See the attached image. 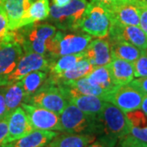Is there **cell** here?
Segmentation results:
<instances>
[{
    "mask_svg": "<svg viewBox=\"0 0 147 147\" xmlns=\"http://www.w3.org/2000/svg\"><path fill=\"white\" fill-rule=\"evenodd\" d=\"M21 106L26 111L34 129L63 131L61 118L57 114L27 103H22Z\"/></svg>",
    "mask_w": 147,
    "mask_h": 147,
    "instance_id": "obj_8",
    "label": "cell"
},
{
    "mask_svg": "<svg viewBox=\"0 0 147 147\" xmlns=\"http://www.w3.org/2000/svg\"><path fill=\"white\" fill-rule=\"evenodd\" d=\"M135 2L136 0H113L112 3H135Z\"/></svg>",
    "mask_w": 147,
    "mask_h": 147,
    "instance_id": "obj_42",
    "label": "cell"
},
{
    "mask_svg": "<svg viewBox=\"0 0 147 147\" xmlns=\"http://www.w3.org/2000/svg\"><path fill=\"white\" fill-rule=\"evenodd\" d=\"M85 57L83 52L78 54L65 55L56 59L50 65L49 72H48L49 76L47 77V79L53 81L55 79H57L61 74L73 67L74 65H75L79 61H81Z\"/></svg>",
    "mask_w": 147,
    "mask_h": 147,
    "instance_id": "obj_25",
    "label": "cell"
},
{
    "mask_svg": "<svg viewBox=\"0 0 147 147\" xmlns=\"http://www.w3.org/2000/svg\"><path fill=\"white\" fill-rule=\"evenodd\" d=\"M140 7V26L143 31L147 35V5Z\"/></svg>",
    "mask_w": 147,
    "mask_h": 147,
    "instance_id": "obj_38",
    "label": "cell"
},
{
    "mask_svg": "<svg viewBox=\"0 0 147 147\" xmlns=\"http://www.w3.org/2000/svg\"><path fill=\"white\" fill-rule=\"evenodd\" d=\"M8 132V117L0 119V147L5 144L6 137Z\"/></svg>",
    "mask_w": 147,
    "mask_h": 147,
    "instance_id": "obj_36",
    "label": "cell"
},
{
    "mask_svg": "<svg viewBox=\"0 0 147 147\" xmlns=\"http://www.w3.org/2000/svg\"><path fill=\"white\" fill-rule=\"evenodd\" d=\"M52 63L49 58L36 53H25L21 58L15 70L8 78V84L21 80L26 74L36 70L49 72Z\"/></svg>",
    "mask_w": 147,
    "mask_h": 147,
    "instance_id": "obj_11",
    "label": "cell"
},
{
    "mask_svg": "<svg viewBox=\"0 0 147 147\" xmlns=\"http://www.w3.org/2000/svg\"><path fill=\"white\" fill-rule=\"evenodd\" d=\"M127 118L130 122L131 127H142L143 126L146 125L147 123V116L138 110H133L126 113Z\"/></svg>",
    "mask_w": 147,
    "mask_h": 147,
    "instance_id": "obj_31",
    "label": "cell"
},
{
    "mask_svg": "<svg viewBox=\"0 0 147 147\" xmlns=\"http://www.w3.org/2000/svg\"><path fill=\"white\" fill-rule=\"evenodd\" d=\"M7 86H0V119L6 117H9L7 112L5 101V93Z\"/></svg>",
    "mask_w": 147,
    "mask_h": 147,
    "instance_id": "obj_35",
    "label": "cell"
},
{
    "mask_svg": "<svg viewBox=\"0 0 147 147\" xmlns=\"http://www.w3.org/2000/svg\"><path fill=\"white\" fill-rule=\"evenodd\" d=\"M99 120L102 123L104 134L118 141L130 134L131 125L127 118L126 113L110 102H105L99 115Z\"/></svg>",
    "mask_w": 147,
    "mask_h": 147,
    "instance_id": "obj_7",
    "label": "cell"
},
{
    "mask_svg": "<svg viewBox=\"0 0 147 147\" xmlns=\"http://www.w3.org/2000/svg\"><path fill=\"white\" fill-rule=\"evenodd\" d=\"M135 3L137 4L139 7H143V6L147 5V0H136Z\"/></svg>",
    "mask_w": 147,
    "mask_h": 147,
    "instance_id": "obj_41",
    "label": "cell"
},
{
    "mask_svg": "<svg viewBox=\"0 0 147 147\" xmlns=\"http://www.w3.org/2000/svg\"><path fill=\"white\" fill-rule=\"evenodd\" d=\"M60 118L65 132L94 136L104 134V128L99 119L86 115L72 103H69Z\"/></svg>",
    "mask_w": 147,
    "mask_h": 147,
    "instance_id": "obj_2",
    "label": "cell"
},
{
    "mask_svg": "<svg viewBox=\"0 0 147 147\" xmlns=\"http://www.w3.org/2000/svg\"><path fill=\"white\" fill-rule=\"evenodd\" d=\"M118 140L108 135H100L94 142L86 147H115Z\"/></svg>",
    "mask_w": 147,
    "mask_h": 147,
    "instance_id": "obj_32",
    "label": "cell"
},
{
    "mask_svg": "<svg viewBox=\"0 0 147 147\" xmlns=\"http://www.w3.org/2000/svg\"><path fill=\"white\" fill-rule=\"evenodd\" d=\"M141 109L142 110V112L147 116V94H144L142 105H141Z\"/></svg>",
    "mask_w": 147,
    "mask_h": 147,
    "instance_id": "obj_40",
    "label": "cell"
},
{
    "mask_svg": "<svg viewBox=\"0 0 147 147\" xmlns=\"http://www.w3.org/2000/svg\"><path fill=\"white\" fill-rule=\"evenodd\" d=\"M96 139V136L65 132L58 134L45 147H86Z\"/></svg>",
    "mask_w": 147,
    "mask_h": 147,
    "instance_id": "obj_20",
    "label": "cell"
},
{
    "mask_svg": "<svg viewBox=\"0 0 147 147\" xmlns=\"http://www.w3.org/2000/svg\"><path fill=\"white\" fill-rule=\"evenodd\" d=\"M10 42H16L15 30H11L8 26V20L3 3L0 4V44Z\"/></svg>",
    "mask_w": 147,
    "mask_h": 147,
    "instance_id": "obj_29",
    "label": "cell"
},
{
    "mask_svg": "<svg viewBox=\"0 0 147 147\" xmlns=\"http://www.w3.org/2000/svg\"><path fill=\"white\" fill-rule=\"evenodd\" d=\"M34 1H36V0H32V2H34Z\"/></svg>",
    "mask_w": 147,
    "mask_h": 147,
    "instance_id": "obj_45",
    "label": "cell"
},
{
    "mask_svg": "<svg viewBox=\"0 0 147 147\" xmlns=\"http://www.w3.org/2000/svg\"><path fill=\"white\" fill-rule=\"evenodd\" d=\"M59 85L65 91V93L69 103H72L75 106H77L79 110H82L90 117L99 119V115L105 105V100L96 96L83 95L74 92L71 90L64 87L63 85Z\"/></svg>",
    "mask_w": 147,
    "mask_h": 147,
    "instance_id": "obj_14",
    "label": "cell"
},
{
    "mask_svg": "<svg viewBox=\"0 0 147 147\" xmlns=\"http://www.w3.org/2000/svg\"><path fill=\"white\" fill-rule=\"evenodd\" d=\"M26 94L21 80L7 85L5 101L7 115H10V114L13 110L19 107L24 102Z\"/></svg>",
    "mask_w": 147,
    "mask_h": 147,
    "instance_id": "obj_26",
    "label": "cell"
},
{
    "mask_svg": "<svg viewBox=\"0 0 147 147\" xmlns=\"http://www.w3.org/2000/svg\"><path fill=\"white\" fill-rule=\"evenodd\" d=\"M3 0H0V4H2V3H3Z\"/></svg>",
    "mask_w": 147,
    "mask_h": 147,
    "instance_id": "obj_44",
    "label": "cell"
},
{
    "mask_svg": "<svg viewBox=\"0 0 147 147\" xmlns=\"http://www.w3.org/2000/svg\"><path fill=\"white\" fill-rule=\"evenodd\" d=\"M58 134L56 131L34 129L26 136L6 143L2 147H45Z\"/></svg>",
    "mask_w": 147,
    "mask_h": 147,
    "instance_id": "obj_18",
    "label": "cell"
},
{
    "mask_svg": "<svg viewBox=\"0 0 147 147\" xmlns=\"http://www.w3.org/2000/svg\"><path fill=\"white\" fill-rule=\"evenodd\" d=\"M47 75L48 72L42 70H36L28 74L21 79L26 94L25 100L32 96L37 90L42 87V84L47 80Z\"/></svg>",
    "mask_w": 147,
    "mask_h": 147,
    "instance_id": "obj_27",
    "label": "cell"
},
{
    "mask_svg": "<svg viewBox=\"0 0 147 147\" xmlns=\"http://www.w3.org/2000/svg\"><path fill=\"white\" fill-rule=\"evenodd\" d=\"M93 68H94L93 65L86 58H84L81 61H79L75 65H74L73 67L61 74L57 79H55L53 81H50L47 79V80L54 84H59L65 82L77 80L87 76L93 69Z\"/></svg>",
    "mask_w": 147,
    "mask_h": 147,
    "instance_id": "obj_23",
    "label": "cell"
},
{
    "mask_svg": "<svg viewBox=\"0 0 147 147\" xmlns=\"http://www.w3.org/2000/svg\"><path fill=\"white\" fill-rule=\"evenodd\" d=\"M23 103L44 108L61 115L69 102L60 85L46 80L42 87Z\"/></svg>",
    "mask_w": 147,
    "mask_h": 147,
    "instance_id": "obj_6",
    "label": "cell"
},
{
    "mask_svg": "<svg viewBox=\"0 0 147 147\" xmlns=\"http://www.w3.org/2000/svg\"><path fill=\"white\" fill-rule=\"evenodd\" d=\"M57 28L52 24L31 23L15 30L16 42L25 53H36L47 57L48 48Z\"/></svg>",
    "mask_w": 147,
    "mask_h": 147,
    "instance_id": "obj_1",
    "label": "cell"
},
{
    "mask_svg": "<svg viewBox=\"0 0 147 147\" xmlns=\"http://www.w3.org/2000/svg\"><path fill=\"white\" fill-rule=\"evenodd\" d=\"M96 1H99L100 3H105V4H109V3H111L113 2V0H96Z\"/></svg>",
    "mask_w": 147,
    "mask_h": 147,
    "instance_id": "obj_43",
    "label": "cell"
},
{
    "mask_svg": "<svg viewBox=\"0 0 147 147\" xmlns=\"http://www.w3.org/2000/svg\"><path fill=\"white\" fill-rule=\"evenodd\" d=\"M107 65L113 81L118 86L128 84L134 79V69L131 62L119 58H112Z\"/></svg>",
    "mask_w": 147,
    "mask_h": 147,
    "instance_id": "obj_19",
    "label": "cell"
},
{
    "mask_svg": "<svg viewBox=\"0 0 147 147\" xmlns=\"http://www.w3.org/2000/svg\"><path fill=\"white\" fill-rule=\"evenodd\" d=\"M109 39H119L131 43L142 51H147V35L140 26H125L110 21Z\"/></svg>",
    "mask_w": 147,
    "mask_h": 147,
    "instance_id": "obj_12",
    "label": "cell"
},
{
    "mask_svg": "<svg viewBox=\"0 0 147 147\" xmlns=\"http://www.w3.org/2000/svg\"><path fill=\"white\" fill-rule=\"evenodd\" d=\"M110 21L125 26H140V7L135 3L106 4Z\"/></svg>",
    "mask_w": 147,
    "mask_h": 147,
    "instance_id": "obj_13",
    "label": "cell"
},
{
    "mask_svg": "<svg viewBox=\"0 0 147 147\" xmlns=\"http://www.w3.org/2000/svg\"><path fill=\"white\" fill-rule=\"evenodd\" d=\"M63 85L64 87L67 88L68 89L71 90L74 92L83 95H90V96H96L106 101L109 94L105 92L104 90L92 84L88 81V79L86 77L81 78V79L74 80V81H69L59 84Z\"/></svg>",
    "mask_w": 147,
    "mask_h": 147,
    "instance_id": "obj_24",
    "label": "cell"
},
{
    "mask_svg": "<svg viewBox=\"0 0 147 147\" xmlns=\"http://www.w3.org/2000/svg\"><path fill=\"white\" fill-rule=\"evenodd\" d=\"M129 84H131V86L140 90L142 93L147 94V77L137 78V79H133L131 82L129 83Z\"/></svg>",
    "mask_w": 147,
    "mask_h": 147,
    "instance_id": "obj_37",
    "label": "cell"
},
{
    "mask_svg": "<svg viewBox=\"0 0 147 147\" xmlns=\"http://www.w3.org/2000/svg\"><path fill=\"white\" fill-rule=\"evenodd\" d=\"M130 134L132 137L147 144V127H131Z\"/></svg>",
    "mask_w": 147,
    "mask_h": 147,
    "instance_id": "obj_34",
    "label": "cell"
},
{
    "mask_svg": "<svg viewBox=\"0 0 147 147\" xmlns=\"http://www.w3.org/2000/svg\"><path fill=\"white\" fill-rule=\"evenodd\" d=\"M116 147H147V144L128 134L119 140Z\"/></svg>",
    "mask_w": 147,
    "mask_h": 147,
    "instance_id": "obj_33",
    "label": "cell"
},
{
    "mask_svg": "<svg viewBox=\"0 0 147 147\" xmlns=\"http://www.w3.org/2000/svg\"><path fill=\"white\" fill-rule=\"evenodd\" d=\"M85 77L88 79L91 84L104 90L109 95L113 92L118 87H119L113 81L108 65L95 67Z\"/></svg>",
    "mask_w": 147,
    "mask_h": 147,
    "instance_id": "obj_22",
    "label": "cell"
},
{
    "mask_svg": "<svg viewBox=\"0 0 147 147\" xmlns=\"http://www.w3.org/2000/svg\"><path fill=\"white\" fill-rule=\"evenodd\" d=\"M144 93L131 84L122 85L111 92L106 101L119 107L124 113L141 109Z\"/></svg>",
    "mask_w": 147,
    "mask_h": 147,
    "instance_id": "obj_9",
    "label": "cell"
},
{
    "mask_svg": "<svg viewBox=\"0 0 147 147\" xmlns=\"http://www.w3.org/2000/svg\"><path fill=\"white\" fill-rule=\"evenodd\" d=\"M34 130L26 111L22 107H17L8 117V132L5 144L25 137Z\"/></svg>",
    "mask_w": 147,
    "mask_h": 147,
    "instance_id": "obj_16",
    "label": "cell"
},
{
    "mask_svg": "<svg viewBox=\"0 0 147 147\" xmlns=\"http://www.w3.org/2000/svg\"><path fill=\"white\" fill-rule=\"evenodd\" d=\"M84 54V57L89 61L94 68L107 65L112 60L109 40L99 38L89 42Z\"/></svg>",
    "mask_w": 147,
    "mask_h": 147,
    "instance_id": "obj_17",
    "label": "cell"
},
{
    "mask_svg": "<svg viewBox=\"0 0 147 147\" xmlns=\"http://www.w3.org/2000/svg\"><path fill=\"white\" fill-rule=\"evenodd\" d=\"M32 0H3L4 7L11 30H16L29 25L27 13L32 4Z\"/></svg>",
    "mask_w": 147,
    "mask_h": 147,
    "instance_id": "obj_15",
    "label": "cell"
},
{
    "mask_svg": "<svg viewBox=\"0 0 147 147\" xmlns=\"http://www.w3.org/2000/svg\"><path fill=\"white\" fill-rule=\"evenodd\" d=\"M132 64L134 69V77H147V51L143 52L142 55L137 58V61H135Z\"/></svg>",
    "mask_w": 147,
    "mask_h": 147,
    "instance_id": "obj_30",
    "label": "cell"
},
{
    "mask_svg": "<svg viewBox=\"0 0 147 147\" xmlns=\"http://www.w3.org/2000/svg\"><path fill=\"white\" fill-rule=\"evenodd\" d=\"M87 0H71L65 7H58L53 5L50 7L48 21L57 29L65 31H77L87 8Z\"/></svg>",
    "mask_w": 147,
    "mask_h": 147,
    "instance_id": "obj_3",
    "label": "cell"
},
{
    "mask_svg": "<svg viewBox=\"0 0 147 147\" xmlns=\"http://www.w3.org/2000/svg\"><path fill=\"white\" fill-rule=\"evenodd\" d=\"M23 56V48L17 42L0 44V86H7L8 78Z\"/></svg>",
    "mask_w": 147,
    "mask_h": 147,
    "instance_id": "obj_10",
    "label": "cell"
},
{
    "mask_svg": "<svg viewBox=\"0 0 147 147\" xmlns=\"http://www.w3.org/2000/svg\"><path fill=\"white\" fill-rule=\"evenodd\" d=\"M50 14L49 0H36L32 3L27 13L28 24L47 19Z\"/></svg>",
    "mask_w": 147,
    "mask_h": 147,
    "instance_id": "obj_28",
    "label": "cell"
},
{
    "mask_svg": "<svg viewBox=\"0 0 147 147\" xmlns=\"http://www.w3.org/2000/svg\"><path fill=\"white\" fill-rule=\"evenodd\" d=\"M110 19L106 4L91 0L88 3L79 30L99 38H105L109 34Z\"/></svg>",
    "mask_w": 147,
    "mask_h": 147,
    "instance_id": "obj_4",
    "label": "cell"
},
{
    "mask_svg": "<svg viewBox=\"0 0 147 147\" xmlns=\"http://www.w3.org/2000/svg\"><path fill=\"white\" fill-rule=\"evenodd\" d=\"M92 40V36L88 34L57 31L51 40L47 57L53 62L62 56L83 53Z\"/></svg>",
    "mask_w": 147,
    "mask_h": 147,
    "instance_id": "obj_5",
    "label": "cell"
},
{
    "mask_svg": "<svg viewBox=\"0 0 147 147\" xmlns=\"http://www.w3.org/2000/svg\"><path fill=\"white\" fill-rule=\"evenodd\" d=\"M110 46L111 58H119L133 63L144 51L129 42L119 39H108Z\"/></svg>",
    "mask_w": 147,
    "mask_h": 147,
    "instance_id": "obj_21",
    "label": "cell"
},
{
    "mask_svg": "<svg viewBox=\"0 0 147 147\" xmlns=\"http://www.w3.org/2000/svg\"><path fill=\"white\" fill-rule=\"evenodd\" d=\"M71 2V0H53V4L58 7H62Z\"/></svg>",
    "mask_w": 147,
    "mask_h": 147,
    "instance_id": "obj_39",
    "label": "cell"
}]
</instances>
